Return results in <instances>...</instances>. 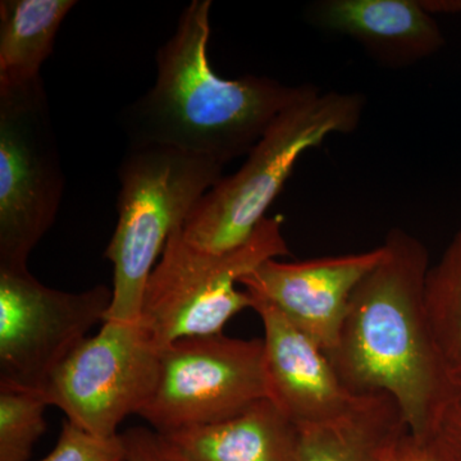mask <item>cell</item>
Segmentation results:
<instances>
[{
  "mask_svg": "<svg viewBox=\"0 0 461 461\" xmlns=\"http://www.w3.org/2000/svg\"><path fill=\"white\" fill-rule=\"evenodd\" d=\"M384 247V259L355 288L338 344L327 355L350 393L393 397L411 435L426 445L455 393L427 315L429 254L400 229L387 233Z\"/></svg>",
  "mask_w": 461,
  "mask_h": 461,
  "instance_id": "1",
  "label": "cell"
},
{
  "mask_svg": "<svg viewBox=\"0 0 461 461\" xmlns=\"http://www.w3.org/2000/svg\"><path fill=\"white\" fill-rule=\"evenodd\" d=\"M211 8L212 0H193L158 50L156 84L121 115L129 148L177 149L226 166L248 156L284 109L317 89L215 74L208 58Z\"/></svg>",
  "mask_w": 461,
  "mask_h": 461,
  "instance_id": "2",
  "label": "cell"
},
{
  "mask_svg": "<svg viewBox=\"0 0 461 461\" xmlns=\"http://www.w3.org/2000/svg\"><path fill=\"white\" fill-rule=\"evenodd\" d=\"M359 94L315 89L281 112L238 172L199 200L182 236L189 244L224 253L244 245L263 222L297 160L332 133H351L364 111Z\"/></svg>",
  "mask_w": 461,
  "mask_h": 461,
  "instance_id": "3",
  "label": "cell"
},
{
  "mask_svg": "<svg viewBox=\"0 0 461 461\" xmlns=\"http://www.w3.org/2000/svg\"><path fill=\"white\" fill-rule=\"evenodd\" d=\"M223 167L177 149L129 148L118 168L117 227L105 250L114 269L105 321H139L147 282L169 236L222 180Z\"/></svg>",
  "mask_w": 461,
  "mask_h": 461,
  "instance_id": "4",
  "label": "cell"
},
{
  "mask_svg": "<svg viewBox=\"0 0 461 461\" xmlns=\"http://www.w3.org/2000/svg\"><path fill=\"white\" fill-rule=\"evenodd\" d=\"M284 256L288 248L280 217L264 218L244 245L224 253L194 247L177 227L149 277L139 321L162 348L182 339L220 335L230 318L251 308L247 291L235 285Z\"/></svg>",
  "mask_w": 461,
  "mask_h": 461,
  "instance_id": "5",
  "label": "cell"
},
{
  "mask_svg": "<svg viewBox=\"0 0 461 461\" xmlns=\"http://www.w3.org/2000/svg\"><path fill=\"white\" fill-rule=\"evenodd\" d=\"M65 176L41 80L0 89V272L27 260L56 222Z\"/></svg>",
  "mask_w": 461,
  "mask_h": 461,
  "instance_id": "6",
  "label": "cell"
},
{
  "mask_svg": "<svg viewBox=\"0 0 461 461\" xmlns=\"http://www.w3.org/2000/svg\"><path fill=\"white\" fill-rule=\"evenodd\" d=\"M269 399L263 339H178L160 353L156 393L140 417L160 435L209 426Z\"/></svg>",
  "mask_w": 461,
  "mask_h": 461,
  "instance_id": "7",
  "label": "cell"
},
{
  "mask_svg": "<svg viewBox=\"0 0 461 461\" xmlns=\"http://www.w3.org/2000/svg\"><path fill=\"white\" fill-rule=\"evenodd\" d=\"M103 323L58 366L42 393L78 429L109 438L156 393L162 348L140 321Z\"/></svg>",
  "mask_w": 461,
  "mask_h": 461,
  "instance_id": "8",
  "label": "cell"
},
{
  "mask_svg": "<svg viewBox=\"0 0 461 461\" xmlns=\"http://www.w3.org/2000/svg\"><path fill=\"white\" fill-rule=\"evenodd\" d=\"M113 290L83 293L44 286L27 271L0 272V382L42 391L98 321Z\"/></svg>",
  "mask_w": 461,
  "mask_h": 461,
  "instance_id": "9",
  "label": "cell"
},
{
  "mask_svg": "<svg viewBox=\"0 0 461 461\" xmlns=\"http://www.w3.org/2000/svg\"><path fill=\"white\" fill-rule=\"evenodd\" d=\"M384 245L348 256L281 263L269 259L240 280L250 299L275 306L326 354L338 344L348 302L384 259Z\"/></svg>",
  "mask_w": 461,
  "mask_h": 461,
  "instance_id": "10",
  "label": "cell"
},
{
  "mask_svg": "<svg viewBox=\"0 0 461 461\" xmlns=\"http://www.w3.org/2000/svg\"><path fill=\"white\" fill-rule=\"evenodd\" d=\"M264 327V357L269 400L299 429L345 417L360 395L346 388L329 355L281 313L251 299Z\"/></svg>",
  "mask_w": 461,
  "mask_h": 461,
  "instance_id": "11",
  "label": "cell"
},
{
  "mask_svg": "<svg viewBox=\"0 0 461 461\" xmlns=\"http://www.w3.org/2000/svg\"><path fill=\"white\" fill-rule=\"evenodd\" d=\"M311 18L391 68L415 65L445 45L435 18L415 0H321L312 5Z\"/></svg>",
  "mask_w": 461,
  "mask_h": 461,
  "instance_id": "12",
  "label": "cell"
},
{
  "mask_svg": "<svg viewBox=\"0 0 461 461\" xmlns=\"http://www.w3.org/2000/svg\"><path fill=\"white\" fill-rule=\"evenodd\" d=\"M166 437L190 461H297L299 454L300 429L269 399L230 420Z\"/></svg>",
  "mask_w": 461,
  "mask_h": 461,
  "instance_id": "13",
  "label": "cell"
},
{
  "mask_svg": "<svg viewBox=\"0 0 461 461\" xmlns=\"http://www.w3.org/2000/svg\"><path fill=\"white\" fill-rule=\"evenodd\" d=\"M408 430L393 397L364 393L345 417L300 429L297 461H386L388 448Z\"/></svg>",
  "mask_w": 461,
  "mask_h": 461,
  "instance_id": "14",
  "label": "cell"
},
{
  "mask_svg": "<svg viewBox=\"0 0 461 461\" xmlns=\"http://www.w3.org/2000/svg\"><path fill=\"white\" fill-rule=\"evenodd\" d=\"M75 0L0 2V89L41 80V68L53 51L63 20Z\"/></svg>",
  "mask_w": 461,
  "mask_h": 461,
  "instance_id": "15",
  "label": "cell"
},
{
  "mask_svg": "<svg viewBox=\"0 0 461 461\" xmlns=\"http://www.w3.org/2000/svg\"><path fill=\"white\" fill-rule=\"evenodd\" d=\"M426 309L446 378L454 393H461V229L429 268Z\"/></svg>",
  "mask_w": 461,
  "mask_h": 461,
  "instance_id": "16",
  "label": "cell"
},
{
  "mask_svg": "<svg viewBox=\"0 0 461 461\" xmlns=\"http://www.w3.org/2000/svg\"><path fill=\"white\" fill-rule=\"evenodd\" d=\"M50 406L42 391L0 382V461H32L33 445L47 430Z\"/></svg>",
  "mask_w": 461,
  "mask_h": 461,
  "instance_id": "17",
  "label": "cell"
},
{
  "mask_svg": "<svg viewBox=\"0 0 461 461\" xmlns=\"http://www.w3.org/2000/svg\"><path fill=\"white\" fill-rule=\"evenodd\" d=\"M124 445L121 435L98 437L78 429L71 421L63 423L56 447L38 461H123Z\"/></svg>",
  "mask_w": 461,
  "mask_h": 461,
  "instance_id": "18",
  "label": "cell"
},
{
  "mask_svg": "<svg viewBox=\"0 0 461 461\" xmlns=\"http://www.w3.org/2000/svg\"><path fill=\"white\" fill-rule=\"evenodd\" d=\"M426 447L435 461H461V393L446 403Z\"/></svg>",
  "mask_w": 461,
  "mask_h": 461,
  "instance_id": "19",
  "label": "cell"
},
{
  "mask_svg": "<svg viewBox=\"0 0 461 461\" xmlns=\"http://www.w3.org/2000/svg\"><path fill=\"white\" fill-rule=\"evenodd\" d=\"M121 437L124 445L123 461H190L157 430L135 427Z\"/></svg>",
  "mask_w": 461,
  "mask_h": 461,
  "instance_id": "20",
  "label": "cell"
},
{
  "mask_svg": "<svg viewBox=\"0 0 461 461\" xmlns=\"http://www.w3.org/2000/svg\"><path fill=\"white\" fill-rule=\"evenodd\" d=\"M386 461H435V459L426 445L420 444L408 430L388 448Z\"/></svg>",
  "mask_w": 461,
  "mask_h": 461,
  "instance_id": "21",
  "label": "cell"
},
{
  "mask_svg": "<svg viewBox=\"0 0 461 461\" xmlns=\"http://www.w3.org/2000/svg\"><path fill=\"white\" fill-rule=\"evenodd\" d=\"M420 3L429 14H437V12H441V14L461 12V0H429V2Z\"/></svg>",
  "mask_w": 461,
  "mask_h": 461,
  "instance_id": "22",
  "label": "cell"
}]
</instances>
